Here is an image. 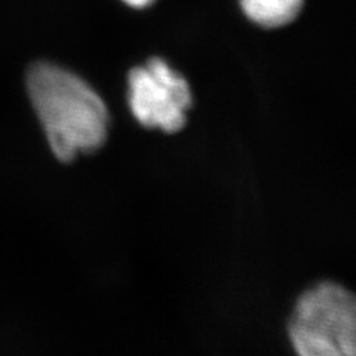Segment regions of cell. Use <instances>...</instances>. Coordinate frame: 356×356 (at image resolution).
<instances>
[{
  "instance_id": "obj_1",
  "label": "cell",
  "mask_w": 356,
  "mask_h": 356,
  "mask_svg": "<svg viewBox=\"0 0 356 356\" xmlns=\"http://www.w3.org/2000/svg\"><path fill=\"white\" fill-rule=\"evenodd\" d=\"M27 89L54 154L70 162L102 147L108 111L94 89L58 65L39 63L27 74Z\"/></svg>"
},
{
  "instance_id": "obj_2",
  "label": "cell",
  "mask_w": 356,
  "mask_h": 356,
  "mask_svg": "<svg viewBox=\"0 0 356 356\" xmlns=\"http://www.w3.org/2000/svg\"><path fill=\"white\" fill-rule=\"evenodd\" d=\"M297 356H356V305L346 288L322 282L300 296L288 325Z\"/></svg>"
},
{
  "instance_id": "obj_3",
  "label": "cell",
  "mask_w": 356,
  "mask_h": 356,
  "mask_svg": "<svg viewBox=\"0 0 356 356\" xmlns=\"http://www.w3.org/2000/svg\"><path fill=\"white\" fill-rule=\"evenodd\" d=\"M129 108L143 127L165 132L180 131L192 106V91L181 74L161 58L131 70Z\"/></svg>"
},
{
  "instance_id": "obj_4",
  "label": "cell",
  "mask_w": 356,
  "mask_h": 356,
  "mask_svg": "<svg viewBox=\"0 0 356 356\" xmlns=\"http://www.w3.org/2000/svg\"><path fill=\"white\" fill-rule=\"evenodd\" d=\"M302 6L303 0H241L243 14L267 29L289 24L297 18Z\"/></svg>"
},
{
  "instance_id": "obj_5",
  "label": "cell",
  "mask_w": 356,
  "mask_h": 356,
  "mask_svg": "<svg viewBox=\"0 0 356 356\" xmlns=\"http://www.w3.org/2000/svg\"><path fill=\"white\" fill-rule=\"evenodd\" d=\"M124 2L132 8H137V9H143V8H147L150 6L154 0H124Z\"/></svg>"
}]
</instances>
